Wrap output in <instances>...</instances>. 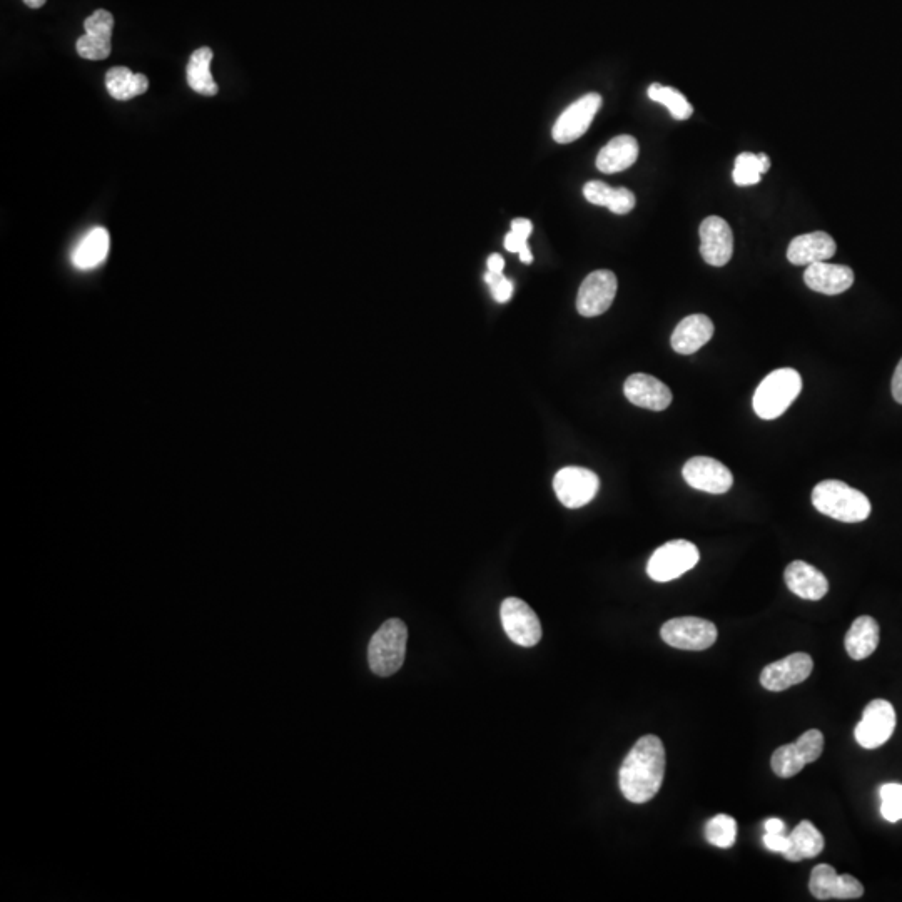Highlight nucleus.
<instances>
[{
    "instance_id": "f257e3e1",
    "label": "nucleus",
    "mask_w": 902,
    "mask_h": 902,
    "mask_svg": "<svg viewBox=\"0 0 902 902\" xmlns=\"http://www.w3.org/2000/svg\"><path fill=\"white\" fill-rule=\"evenodd\" d=\"M665 776V747L657 735L635 742L619 772L620 791L634 804H645L659 794Z\"/></svg>"
},
{
    "instance_id": "f03ea898",
    "label": "nucleus",
    "mask_w": 902,
    "mask_h": 902,
    "mask_svg": "<svg viewBox=\"0 0 902 902\" xmlns=\"http://www.w3.org/2000/svg\"><path fill=\"white\" fill-rule=\"evenodd\" d=\"M812 505L817 512L837 522H864L871 515V502L864 493L841 480H824L812 490Z\"/></svg>"
},
{
    "instance_id": "7ed1b4c3",
    "label": "nucleus",
    "mask_w": 902,
    "mask_h": 902,
    "mask_svg": "<svg viewBox=\"0 0 902 902\" xmlns=\"http://www.w3.org/2000/svg\"><path fill=\"white\" fill-rule=\"evenodd\" d=\"M802 391V378L792 368L772 371L757 386L754 411L762 420H776L784 415Z\"/></svg>"
},
{
    "instance_id": "20e7f679",
    "label": "nucleus",
    "mask_w": 902,
    "mask_h": 902,
    "mask_svg": "<svg viewBox=\"0 0 902 902\" xmlns=\"http://www.w3.org/2000/svg\"><path fill=\"white\" fill-rule=\"evenodd\" d=\"M408 629L400 619L386 620L371 639L368 662L373 674L390 677L403 667Z\"/></svg>"
},
{
    "instance_id": "39448f33",
    "label": "nucleus",
    "mask_w": 902,
    "mask_h": 902,
    "mask_svg": "<svg viewBox=\"0 0 902 902\" xmlns=\"http://www.w3.org/2000/svg\"><path fill=\"white\" fill-rule=\"evenodd\" d=\"M699 548L687 540H672L655 550L647 563V573L655 582H672L699 563Z\"/></svg>"
},
{
    "instance_id": "423d86ee",
    "label": "nucleus",
    "mask_w": 902,
    "mask_h": 902,
    "mask_svg": "<svg viewBox=\"0 0 902 902\" xmlns=\"http://www.w3.org/2000/svg\"><path fill=\"white\" fill-rule=\"evenodd\" d=\"M822 750H824V735L821 730H807L794 744L782 745L772 754V771L782 779H791L807 764L816 762L821 757Z\"/></svg>"
},
{
    "instance_id": "0eeeda50",
    "label": "nucleus",
    "mask_w": 902,
    "mask_h": 902,
    "mask_svg": "<svg viewBox=\"0 0 902 902\" xmlns=\"http://www.w3.org/2000/svg\"><path fill=\"white\" fill-rule=\"evenodd\" d=\"M665 644L679 650H707L717 640V627L699 617H679L665 622L660 629Z\"/></svg>"
},
{
    "instance_id": "6e6552de",
    "label": "nucleus",
    "mask_w": 902,
    "mask_h": 902,
    "mask_svg": "<svg viewBox=\"0 0 902 902\" xmlns=\"http://www.w3.org/2000/svg\"><path fill=\"white\" fill-rule=\"evenodd\" d=\"M503 629L508 639L520 647H535L542 639V624L532 607L522 598L510 597L503 600L500 609Z\"/></svg>"
},
{
    "instance_id": "1a4fd4ad",
    "label": "nucleus",
    "mask_w": 902,
    "mask_h": 902,
    "mask_svg": "<svg viewBox=\"0 0 902 902\" xmlns=\"http://www.w3.org/2000/svg\"><path fill=\"white\" fill-rule=\"evenodd\" d=\"M894 729H896V710L891 702L876 699L866 705L854 735L857 744L864 749H877L891 739Z\"/></svg>"
},
{
    "instance_id": "9d476101",
    "label": "nucleus",
    "mask_w": 902,
    "mask_h": 902,
    "mask_svg": "<svg viewBox=\"0 0 902 902\" xmlns=\"http://www.w3.org/2000/svg\"><path fill=\"white\" fill-rule=\"evenodd\" d=\"M617 286V276L609 269H598L588 274L578 289V313L585 318L604 315L614 303Z\"/></svg>"
},
{
    "instance_id": "9b49d317",
    "label": "nucleus",
    "mask_w": 902,
    "mask_h": 902,
    "mask_svg": "<svg viewBox=\"0 0 902 902\" xmlns=\"http://www.w3.org/2000/svg\"><path fill=\"white\" fill-rule=\"evenodd\" d=\"M553 488L562 505L567 508H582L597 495L600 478L587 468H562L553 478Z\"/></svg>"
},
{
    "instance_id": "f8f14e48",
    "label": "nucleus",
    "mask_w": 902,
    "mask_h": 902,
    "mask_svg": "<svg viewBox=\"0 0 902 902\" xmlns=\"http://www.w3.org/2000/svg\"><path fill=\"white\" fill-rule=\"evenodd\" d=\"M602 107V96L597 92H590L587 96L580 97L572 106L563 111L553 126L552 136L560 144L577 141L588 131L597 112Z\"/></svg>"
},
{
    "instance_id": "ddd939ff",
    "label": "nucleus",
    "mask_w": 902,
    "mask_h": 902,
    "mask_svg": "<svg viewBox=\"0 0 902 902\" xmlns=\"http://www.w3.org/2000/svg\"><path fill=\"white\" fill-rule=\"evenodd\" d=\"M685 482L700 492L724 495L734 485V475L724 463L710 457H694L682 468Z\"/></svg>"
},
{
    "instance_id": "4468645a",
    "label": "nucleus",
    "mask_w": 902,
    "mask_h": 902,
    "mask_svg": "<svg viewBox=\"0 0 902 902\" xmlns=\"http://www.w3.org/2000/svg\"><path fill=\"white\" fill-rule=\"evenodd\" d=\"M809 891L817 901H849L859 899L864 894V886L851 874L839 876L834 867L829 864H819L814 867L809 879Z\"/></svg>"
},
{
    "instance_id": "2eb2a0df",
    "label": "nucleus",
    "mask_w": 902,
    "mask_h": 902,
    "mask_svg": "<svg viewBox=\"0 0 902 902\" xmlns=\"http://www.w3.org/2000/svg\"><path fill=\"white\" fill-rule=\"evenodd\" d=\"M700 254L705 263L722 268L734 254V234L729 223L719 216H709L700 224Z\"/></svg>"
},
{
    "instance_id": "dca6fc26",
    "label": "nucleus",
    "mask_w": 902,
    "mask_h": 902,
    "mask_svg": "<svg viewBox=\"0 0 902 902\" xmlns=\"http://www.w3.org/2000/svg\"><path fill=\"white\" fill-rule=\"evenodd\" d=\"M812 669L814 662L811 655L796 652L767 665L766 669L762 670L761 684L764 689L771 692H782L809 679Z\"/></svg>"
},
{
    "instance_id": "f3484780",
    "label": "nucleus",
    "mask_w": 902,
    "mask_h": 902,
    "mask_svg": "<svg viewBox=\"0 0 902 902\" xmlns=\"http://www.w3.org/2000/svg\"><path fill=\"white\" fill-rule=\"evenodd\" d=\"M86 34L76 42L77 54L87 61H102L111 54V37L114 31V16L99 9L84 21Z\"/></svg>"
},
{
    "instance_id": "a211bd4d",
    "label": "nucleus",
    "mask_w": 902,
    "mask_h": 902,
    "mask_svg": "<svg viewBox=\"0 0 902 902\" xmlns=\"http://www.w3.org/2000/svg\"><path fill=\"white\" fill-rule=\"evenodd\" d=\"M624 393L632 405L645 410L664 411L672 403V391L669 386L664 385L655 376L645 373L629 376L625 381Z\"/></svg>"
},
{
    "instance_id": "6ab92c4d",
    "label": "nucleus",
    "mask_w": 902,
    "mask_h": 902,
    "mask_svg": "<svg viewBox=\"0 0 902 902\" xmlns=\"http://www.w3.org/2000/svg\"><path fill=\"white\" fill-rule=\"evenodd\" d=\"M807 288L816 293L836 296L844 293L854 284V271L844 264H831L827 261L809 264L804 273Z\"/></svg>"
},
{
    "instance_id": "aec40b11",
    "label": "nucleus",
    "mask_w": 902,
    "mask_h": 902,
    "mask_svg": "<svg viewBox=\"0 0 902 902\" xmlns=\"http://www.w3.org/2000/svg\"><path fill=\"white\" fill-rule=\"evenodd\" d=\"M836 249V241L832 239L831 234L814 231L792 239L787 248V259L794 266H809L831 259L836 254Z\"/></svg>"
},
{
    "instance_id": "412c9836",
    "label": "nucleus",
    "mask_w": 902,
    "mask_h": 902,
    "mask_svg": "<svg viewBox=\"0 0 902 902\" xmlns=\"http://www.w3.org/2000/svg\"><path fill=\"white\" fill-rule=\"evenodd\" d=\"M784 580H786L787 588L804 600L817 602L826 597L829 592L826 575L802 560H796L791 565H787Z\"/></svg>"
},
{
    "instance_id": "4be33fe9",
    "label": "nucleus",
    "mask_w": 902,
    "mask_h": 902,
    "mask_svg": "<svg viewBox=\"0 0 902 902\" xmlns=\"http://www.w3.org/2000/svg\"><path fill=\"white\" fill-rule=\"evenodd\" d=\"M714 331V323L709 316L690 315L677 325L670 338V345L679 355H694L712 340Z\"/></svg>"
},
{
    "instance_id": "5701e85b",
    "label": "nucleus",
    "mask_w": 902,
    "mask_h": 902,
    "mask_svg": "<svg viewBox=\"0 0 902 902\" xmlns=\"http://www.w3.org/2000/svg\"><path fill=\"white\" fill-rule=\"evenodd\" d=\"M639 158V142L632 136L614 137L597 156V168L605 174L629 169Z\"/></svg>"
},
{
    "instance_id": "b1692460",
    "label": "nucleus",
    "mask_w": 902,
    "mask_h": 902,
    "mask_svg": "<svg viewBox=\"0 0 902 902\" xmlns=\"http://www.w3.org/2000/svg\"><path fill=\"white\" fill-rule=\"evenodd\" d=\"M879 624L869 615H862L854 620L851 629L846 634L847 655L854 660H864L876 652L879 645Z\"/></svg>"
},
{
    "instance_id": "393cba45",
    "label": "nucleus",
    "mask_w": 902,
    "mask_h": 902,
    "mask_svg": "<svg viewBox=\"0 0 902 902\" xmlns=\"http://www.w3.org/2000/svg\"><path fill=\"white\" fill-rule=\"evenodd\" d=\"M111 236L106 228H94L82 238L72 253V264L77 269L87 271L104 263L109 254Z\"/></svg>"
},
{
    "instance_id": "a878e982",
    "label": "nucleus",
    "mask_w": 902,
    "mask_h": 902,
    "mask_svg": "<svg viewBox=\"0 0 902 902\" xmlns=\"http://www.w3.org/2000/svg\"><path fill=\"white\" fill-rule=\"evenodd\" d=\"M791 847L782 856L787 861L799 862L802 859H812L819 856L824 849V836L811 821H802L792 829Z\"/></svg>"
},
{
    "instance_id": "bb28decb",
    "label": "nucleus",
    "mask_w": 902,
    "mask_h": 902,
    "mask_svg": "<svg viewBox=\"0 0 902 902\" xmlns=\"http://www.w3.org/2000/svg\"><path fill=\"white\" fill-rule=\"evenodd\" d=\"M107 92L117 101H129L147 91L149 81L144 74H134L127 67H112L106 74Z\"/></svg>"
},
{
    "instance_id": "cd10ccee",
    "label": "nucleus",
    "mask_w": 902,
    "mask_h": 902,
    "mask_svg": "<svg viewBox=\"0 0 902 902\" xmlns=\"http://www.w3.org/2000/svg\"><path fill=\"white\" fill-rule=\"evenodd\" d=\"M211 61H213V51L209 47H201L198 51H194L193 56L189 59V87L203 96H216L219 91L218 84L214 82L211 69H209Z\"/></svg>"
},
{
    "instance_id": "c85d7f7f",
    "label": "nucleus",
    "mask_w": 902,
    "mask_h": 902,
    "mask_svg": "<svg viewBox=\"0 0 902 902\" xmlns=\"http://www.w3.org/2000/svg\"><path fill=\"white\" fill-rule=\"evenodd\" d=\"M771 168V161L766 154L742 153L735 159L734 183L737 186H754L761 183L762 174H766Z\"/></svg>"
},
{
    "instance_id": "c756f323",
    "label": "nucleus",
    "mask_w": 902,
    "mask_h": 902,
    "mask_svg": "<svg viewBox=\"0 0 902 902\" xmlns=\"http://www.w3.org/2000/svg\"><path fill=\"white\" fill-rule=\"evenodd\" d=\"M649 97L652 101L659 102L669 109L670 114L677 121H687L694 114V107L687 101V97L674 87L652 84L649 87Z\"/></svg>"
},
{
    "instance_id": "7c9ffc66",
    "label": "nucleus",
    "mask_w": 902,
    "mask_h": 902,
    "mask_svg": "<svg viewBox=\"0 0 902 902\" xmlns=\"http://www.w3.org/2000/svg\"><path fill=\"white\" fill-rule=\"evenodd\" d=\"M737 837V822L727 814H717L705 826V839L712 846L729 849L734 846Z\"/></svg>"
},
{
    "instance_id": "2f4dec72",
    "label": "nucleus",
    "mask_w": 902,
    "mask_h": 902,
    "mask_svg": "<svg viewBox=\"0 0 902 902\" xmlns=\"http://www.w3.org/2000/svg\"><path fill=\"white\" fill-rule=\"evenodd\" d=\"M485 283L492 288L493 298L497 299L498 303H507L508 299L512 298L513 283L502 273L488 271L485 274Z\"/></svg>"
},
{
    "instance_id": "473e14b6",
    "label": "nucleus",
    "mask_w": 902,
    "mask_h": 902,
    "mask_svg": "<svg viewBox=\"0 0 902 902\" xmlns=\"http://www.w3.org/2000/svg\"><path fill=\"white\" fill-rule=\"evenodd\" d=\"M612 193H614V188H610L609 184L602 183V181H590L583 188V196L588 203L595 204V206H609Z\"/></svg>"
},
{
    "instance_id": "72a5a7b5",
    "label": "nucleus",
    "mask_w": 902,
    "mask_h": 902,
    "mask_svg": "<svg viewBox=\"0 0 902 902\" xmlns=\"http://www.w3.org/2000/svg\"><path fill=\"white\" fill-rule=\"evenodd\" d=\"M607 208L614 214H629L635 208L634 193L627 188H614Z\"/></svg>"
},
{
    "instance_id": "f704fd0d",
    "label": "nucleus",
    "mask_w": 902,
    "mask_h": 902,
    "mask_svg": "<svg viewBox=\"0 0 902 902\" xmlns=\"http://www.w3.org/2000/svg\"><path fill=\"white\" fill-rule=\"evenodd\" d=\"M764 846L772 852H784L791 847V836L787 834V832H782V834H772V832H766V836H764Z\"/></svg>"
},
{
    "instance_id": "c9c22d12",
    "label": "nucleus",
    "mask_w": 902,
    "mask_h": 902,
    "mask_svg": "<svg viewBox=\"0 0 902 902\" xmlns=\"http://www.w3.org/2000/svg\"><path fill=\"white\" fill-rule=\"evenodd\" d=\"M881 814L887 822L901 821L902 801H882Z\"/></svg>"
},
{
    "instance_id": "e433bc0d",
    "label": "nucleus",
    "mask_w": 902,
    "mask_h": 902,
    "mask_svg": "<svg viewBox=\"0 0 902 902\" xmlns=\"http://www.w3.org/2000/svg\"><path fill=\"white\" fill-rule=\"evenodd\" d=\"M527 246V238H523V236L515 233V231H510V233L507 234V238H505V248H507L510 253L520 254Z\"/></svg>"
},
{
    "instance_id": "4c0bfd02",
    "label": "nucleus",
    "mask_w": 902,
    "mask_h": 902,
    "mask_svg": "<svg viewBox=\"0 0 902 902\" xmlns=\"http://www.w3.org/2000/svg\"><path fill=\"white\" fill-rule=\"evenodd\" d=\"M882 801H902L901 784H884L879 791Z\"/></svg>"
},
{
    "instance_id": "58836bf2",
    "label": "nucleus",
    "mask_w": 902,
    "mask_h": 902,
    "mask_svg": "<svg viewBox=\"0 0 902 902\" xmlns=\"http://www.w3.org/2000/svg\"><path fill=\"white\" fill-rule=\"evenodd\" d=\"M892 396H894V400L902 405V358L899 361V365L896 366V371H894V375H892Z\"/></svg>"
},
{
    "instance_id": "ea45409f",
    "label": "nucleus",
    "mask_w": 902,
    "mask_h": 902,
    "mask_svg": "<svg viewBox=\"0 0 902 902\" xmlns=\"http://www.w3.org/2000/svg\"><path fill=\"white\" fill-rule=\"evenodd\" d=\"M533 224L528 219H513L512 231L520 234L523 238H527L532 234Z\"/></svg>"
},
{
    "instance_id": "a19ab883",
    "label": "nucleus",
    "mask_w": 902,
    "mask_h": 902,
    "mask_svg": "<svg viewBox=\"0 0 902 902\" xmlns=\"http://www.w3.org/2000/svg\"><path fill=\"white\" fill-rule=\"evenodd\" d=\"M764 829H766V832H772V834H782V832H787L786 822L782 821V819H777V817L767 819V821L764 822Z\"/></svg>"
},
{
    "instance_id": "79ce46f5",
    "label": "nucleus",
    "mask_w": 902,
    "mask_h": 902,
    "mask_svg": "<svg viewBox=\"0 0 902 902\" xmlns=\"http://www.w3.org/2000/svg\"><path fill=\"white\" fill-rule=\"evenodd\" d=\"M503 268H505V259H503L500 254H492V256L488 258V271L502 273Z\"/></svg>"
},
{
    "instance_id": "37998d69",
    "label": "nucleus",
    "mask_w": 902,
    "mask_h": 902,
    "mask_svg": "<svg viewBox=\"0 0 902 902\" xmlns=\"http://www.w3.org/2000/svg\"><path fill=\"white\" fill-rule=\"evenodd\" d=\"M26 2L27 7H31V9H41L44 4H46L47 0H24Z\"/></svg>"
}]
</instances>
